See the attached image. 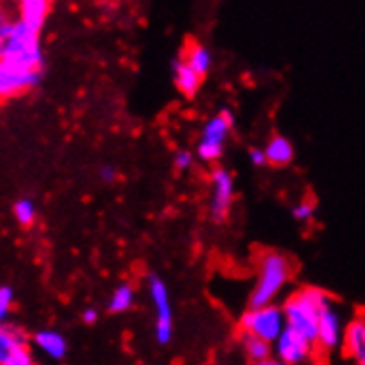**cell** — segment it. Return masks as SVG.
<instances>
[{"label": "cell", "instance_id": "12", "mask_svg": "<svg viewBox=\"0 0 365 365\" xmlns=\"http://www.w3.org/2000/svg\"><path fill=\"white\" fill-rule=\"evenodd\" d=\"M51 3L47 0H20L18 3V20L36 34H40V29L45 27Z\"/></svg>", "mask_w": 365, "mask_h": 365}, {"label": "cell", "instance_id": "6", "mask_svg": "<svg viewBox=\"0 0 365 365\" xmlns=\"http://www.w3.org/2000/svg\"><path fill=\"white\" fill-rule=\"evenodd\" d=\"M0 365H34L31 336L9 321L0 326Z\"/></svg>", "mask_w": 365, "mask_h": 365}, {"label": "cell", "instance_id": "4", "mask_svg": "<svg viewBox=\"0 0 365 365\" xmlns=\"http://www.w3.org/2000/svg\"><path fill=\"white\" fill-rule=\"evenodd\" d=\"M235 126V118L228 109H222L215 118H210L204 128L202 138L197 142V158L202 162H217L224 155L226 140Z\"/></svg>", "mask_w": 365, "mask_h": 365}, {"label": "cell", "instance_id": "23", "mask_svg": "<svg viewBox=\"0 0 365 365\" xmlns=\"http://www.w3.org/2000/svg\"><path fill=\"white\" fill-rule=\"evenodd\" d=\"M173 164H175L178 170H186V168L192 164V153H188V151H178L175 158H173Z\"/></svg>", "mask_w": 365, "mask_h": 365}, {"label": "cell", "instance_id": "9", "mask_svg": "<svg viewBox=\"0 0 365 365\" xmlns=\"http://www.w3.org/2000/svg\"><path fill=\"white\" fill-rule=\"evenodd\" d=\"M212 195H210V217L215 222H224L230 212L232 200H235V182L232 175L224 168H215L210 175Z\"/></svg>", "mask_w": 365, "mask_h": 365}, {"label": "cell", "instance_id": "28", "mask_svg": "<svg viewBox=\"0 0 365 365\" xmlns=\"http://www.w3.org/2000/svg\"><path fill=\"white\" fill-rule=\"evenodd\" d=\"M5 20H7V18H5V14H3V9H0V25H3V23H5Z\"/></svg>", "mask_w": 365, "mask_h": 365}, {"label": "cell", "instance_id": "24", "mask_svg": "<svg viewBox=\"0 0 365 365\" xmlns=\"http://www.w3.org/2000/svg\"><path fill=\"white\" fill-rule=\"evenodd\" d=\"M100 180H102L104 184H113V182L118 180V170H115L113 166H109V164L102 166V168H100Z\"/></svg>", "mask_w": 365, "mask_h": 365}, {"label": "cell", "instance_id": "14", "mask_svg": "<svg viewBox=\"0 0 365 365\" xmlns=\"http://www.w3.org/2000/svg\"><path fill=\"white\" fill-rule=\"evenodd\" d=\"M31 343L42 354L53 359V361H62L64 356H67V339H64L58 330H51V328L38 330L31 336Z\"/></svg>", "mask_w": 365, "mask_h": 365}, {"label": "cell", "instance_id": "15", "mask_svg": "<svg viewBox=\"0 0 365 365\" xmlns=\"http://www.w3.org/2000/svg\"><path fill=\"white\" fill-rule=\"evenodd\" d=\"M173 80L178 91L184 93L186 98H192L202 87V76L195 69H190L182 58L173 62Z\"/></svg>", "mask_w": 365, "mask_h": 365}, {"label": "cell", "instance_id": "22", "mask_svg": "<svg viewBox=\"0 0 365 365\" xmlns=\"http://www.w3.org/2000/svg\"><path fill=\"white\" fill-rule=\"evenodd\" d=\"M314 210H317L314 202H302V204H297L292 208V217L297 222H310L314 217Z\"/></svg>", "mask_w": 365, "mask_h": 365}, {"label": "cell", "instance_id": "16", "mask_svg": "<svg viewBox=\"0 0 365 365\" xmlns=\"http://www.w3.org/2000/svg\"><path fill=\"white\" fill-rule=\"evenodd\" d=\"M266 162L272 164V166H288L292 160H294V146L288 138L284 135H274L268 140L266 148Z\"/></svg>", "mask_w": 365, "mask_h": 365}, {"label": "cell", "instance_id": "2", "mask_svg": "<svg viewBox=\"0 0 365 365\" xmlns=\"http://www.w3.org/2000/svg\"><path fill=\"white\" fill-rule=\"evenodd\" d=\"M330 302V294L321 288L306 286L290 294L284 304L286 328L294 330L308 339L312 346H317V332H319V317L324 312L326 304Z\"/></svg>", "mask_w": 365, "mask_h": 365}, {"label": "cell", "instance_id": "19", "mask_svg": "<svg viewBox=\"0 0 365 365\" xmlns=\"http://www.w3.org/2000/svg\"><path fill=\"white\" fill-rule=\"evenodd\" d=\"M242 343H244V350H246V354H248V359H250V361L262 363V361H268V359H270L272 348H270V343H268V341H264V339H259V336H252V334H246V332H244Z\"/></svg>", "mask_w": 365, "mask_h": 365}, {"label": "cell", "instance_id": "3", "mask_svg": "<svg viewBox=\"0 0 365 365\" xmlns=\"http://www.w3.org/2000/svg\"><path fill=\"white\" fill-rule=\"evenodd\" d=\"M292 274V266L286 255L268 250L259 259V277L250 294V308H264L274 302V297L282 292Z\"/></svg>", "mask_w": 365, "mask_h": 365}, {"label": "cell", "instance_id": "25", "mask_svg": "<svg viewBox=\"0 0 365 365\" xmlns=\"http://www.w3.org/2000/svg\"><path fill=\"white\" fill-rule=\"evenodd\" d=\"M248 158H250V162H252L255 166H264V164H268V162H266L264 148H250V151H248Z\"/></svg>", "mask_w": 365, "mask_h": 365}, {"label": "cell", "instance_id": "20", "mask_svg": "<svg viewBox=\"0 0 365 365\" xmlns=\"http://www.w3.org/2000/svg\"><path fill=\"white\" fill-rule=\"evenodd\" d=\"M14 217L20 226H31L38 217V210H36V204L27 197L23 200H18L14 204Z\"/></svg>", "mask_w": 365, "mask_h": 365}, {"label": "cell", "instance_id": "18", "mask_svg": "<svg viewBox=\"0 0 365 365\" xmlns=\"http://www.w3.org/2000/svg\"><path fill=\"white\" fill-rule=\"evenodd\" d=\"M133 302H135V288L131 284H120L109 299V312L120 314V312L131 310Z\"/></svg>", "mask_w": 365, "mask_h": 365}, {"label": "cell", "instance_id": "21", "mask_svg": "<svg viewBox=\"0 0 365 365\" xmlns=\"http://www.w3.org/2000/svg\"><path fill=\"white\" fill-rule=\"evenodd\" d=\"M11 308H14V290L9 286H0V326L7 324Z\"/></svg>", "mask_w": 365, "mask_h": 365}, {"label": "cell", "instance_id": "5", "mask_svg": "<svg viewBox=\"0 0 365 365\" xmlns=\"http://www.w3.org/2000/svg\"><path fill=\"white\" fill-rule=\"evenodd\" d=\"M240 324L246 334L259 336L268 343H277V339L286 330L284 308L272 306V304L264 308H248V312H244Z\"/></svg>", "mask_w": 365, "mask_h": 365}, {"label": "cell", "instance_id": "26", "mask_svg": "<svg viewBox=\"0 0 365 365\" xmlns=\"http://www.w3.org/2000/svg\"><path fill=\"white\" fill-rule=\"evenodd\" d=\"M82 321H84L87 326H93L96 321H98V310H96V308H87V310L82 312Z\"/></svg>", "mask_w": 365, "mask_h": 365}, {"label": "cell", "instance_id": "1", "mask_svg": "<svg viewBox=\"0 0 365 365\" xmlns=\"http://www.w3.org/2000/svg\"><path fill=\"white\" fill-rule=\"evenodd\" d=\"M0 60L27 71H42L40 34L27 29L18 18H7L0 25Z\"/></svg>", "mask_w": 365, "mask_h": 365}, {"label": "cell", "instance_id": "27", "mask_svg": "<svg viewBox=\"0 0 365 365\" xmlns=\"http://www.w3.org/2000/svg\"><path fill=\"white\" fill-rule=\"evenodd\" d=\"M255 365H286V363H282L279 359H268V361H262V363H255Z\"/></svg>", "mask_w": 365, "mask_h": 365}, {"label": "cell", "instance_id": "7", "mask_svg": "<svg viewBox=\"0 0 365 365\" xmlns=\"http://www.w3.org/2000/svg\"><path fill=\"white\" fill-rule=\"evenodd\" d=\"M148 294L155 308V339L160 346H166L173 339V304H170V294L162 277H148Z\"/></svg>", "mask_w": 365, "mask_h": 365}, {"label": "cell", "instance_id": "13", "mask_svg": "<svg viewBox=\"0 0 365 365\" xmlns=\"http://www.w3.org/2000/svg\"><path fill=\"white\" fill-rule=\"evenodd\" d=\"M343 348L356 365H365V319H352L343 334Z\"/></svg>", "mask_w": 365, "mask_h": 365}, {"label": "cell", "instance_id": "11", "mask_svg": "<svg viewBox=\"0 0 365 365\" xmlns=\"http://www.w3.org/2000/svg\"><path fill=\"white\" fill-rule=\"evenodd\" d=\"M274 350H277V359L282 361V363H286V365H302V363H306L312 356L314 346L308 339H304L302 334H297L294 330L286 328L282 332V336L277 339V348Z\"/></svg>", "mask_w": 365, "mask_h": 365}, {"label": "cell", "instance_id": "10", "mask_svg": "<svg viewBox=\"0 0 365 365\" xmlns=\"http://www.w3.org/2000/svg\"><path fill=\"white\" fill-rule=\"evenodd\" d=\"M343 334H346V326H343V319L339 314V308L334 302L326 304L324 312L319 317V332H317V346L324 348L328 352L336 350L343 343Z\"/></svg>", "mask_w": 365, "mask_h": 365}, {"label": "cell", "instance_id": "8", "mask_svg": "<svg viewBox=\"0 0 365 365\" xmlns=\"http://www.w3.org/2000/svg\"><path fill=\"white\" fill-rule=\"evenodd\" d=\"M42 71H27L14 67V64L0 60V100H9L14 96H20L29 89H34L40 82Z\"/></svg>", "mask_w": 365, "mask_h": 365}, {"label": "cell", "instance_id": "17", "mask_svg": "<svg viewBox=\"0 0 365 365\" xmlns=\"http://www.w3.org/2000/svg\"><path fill=\"white\" fill-rule=\"evenodd\" d=\"M190 69H195L202 78L210 71V64H212V53H210V49L208 47H204V45H190L188 49H186V53H184V58H182Z\"/></svg>", "mask_w": 365, "mask_h": 365}]
</instances>
